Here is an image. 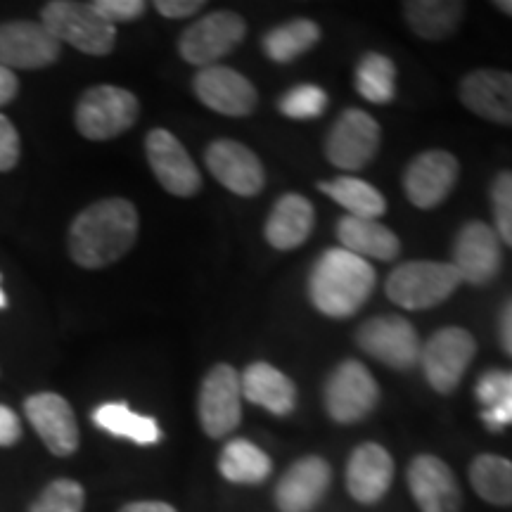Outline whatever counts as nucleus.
Returning <instances> with one entry per match:
<instances>
[{
    "label": "nucleus",
    "mask_w": 512,
    "mask_h": 512,
    "mask_svg": "<svg viewBox=\"0 0 512 512\" xmlns=\"http://www.w3.org/2000/svg\"><path fill=\"white\" fill-rule=\"evenodd\" d=\"M332 470L320 456L299 458L275 486V505L280 512H311L330 489Z\"/></svg>",
    "instance_id": "obj_21"
},
{
    "label": "nucleus",
    "mask_w": 512,
    "mask_h": 512,
    "mask_svg": "<svg viewBox=\"0 0 512 512\" xmlns=\"http://www.w3.org/2000/svg\"><path fill=\"white\" fill-rule=\"evenodd\" d=\"M470 484L486 503L508 508L512 505V463L508 458L484 453L470 465Z\"/></svg>",
    "instance_id": "obj_32"
},
{
    "label": "nucleus",
    "mask_w": 512,
    "mask_h": 512,
    "mask_svg": "<svg viewBox=\"0 0 512 512\" xmlns=\"http://www.w3.org/2000/svg\"><path fill=\"white\" fill-rule=\"evenodd\" d=\"M219 472L233 484H261L273 472V460L247 439H233L223 446Z\"/></svg>",
    "instance_id": "obj_30"
},
{
    "label": "nucleus",
    "mask_w": 512,
    "mask_h": 512,
    "mask_svg": "<svg viewBox=\"0 0 512 512\" xmlns=\"http://www.w3.org/2000/svg\"><path fill=\"white\" fill-rule=\"evenodd\" d=\"M460 176L458 159L446 150H427L408 164L403 190L418 209H434L451 195Z\"/></svg>",
    "instance_id": "obj_14"
},
{
    "label": "nucleus",
    "mask_w": 512,
    "mask_h": 512,
    "mask_svg": "<svg viewBox=\"0 0 512 512\" xmlns=\"http://www.w3.org/2000/svg\"><path fill=\"white\" fill-rule=\"evenodd\" d=\"M337 240L342 242V249L366 261H392L401 252V242L394 230L382 226L380 221L356 219V216H344L337 221Z\"/></svg>",
    "instance_id": "obj_25"
},
{
    "label": "nucleus",
    "mask_w": 512,
    "mask_h": 512,
    "mask_svg": "<svg viewBox=\"0 0 512 512\" xmlns=\"http://www.w3.org/2000/svg\"><path fill=\"white\" fill-rule=\"evenodd\" d=\"M197 415L202 430L211 439L228 437L242 420V384L240 373L228 363H219L204 375L200 396H197Z\"/></svg>",
    "instance_id": "obj_11"
},
{
    "label": "nucleus",
    "mask_w": 512,
    "mask_h": 512,
    "mask_svg": "<svg viewBox=\"0 0 512 512\" xmlns=\"http://www.w3.org/2000/svg\"><path fill=\"white\" fill-rule=\"evenodd\" d=\"M460 275L446 261H406L387 278V297L403 311H427L458 290Z\"/></svg>",
    "instance_id": "obj_3"
},
{
    "label": "nucleus",
    "mask_w": 512,
    "mask_h": 512,
    "mask_svg": "<svg viewBox=\"0 0 512 512\" xmlns=\"http://www.w3.org/2000/svg\"><path fill=\"white\" fill-rule=\"evenodd\" d=\"M138 209L124 197H107L81 211L69 228V254L81 268H105L138 240Z\"/></svg>",
    "instance_id": "obj_1"
},
{
    "label": "nucleus",
    "mask_w": 512,
    "mask_h": 512,
    "mask_svg": "<svg viewBox=\"0 0 512 512\" xmlns=\"http://www.w3.org/2000/svg\"><path fill=\"white\" fill-rule=\"evenodd\" d=\"M93 422L100 430L140 446H152L162 439V430H159L157 420L133 413L126 403H102L93 411Z\"/></svg>",
    "instance_id": "obj_28"
},
{
    "label": "nucleus",
    "mask_w": 512,
    "mask_h": 512,
    "mask_svg": "<svg viewBox=\"0 0 512 512\" xmlns=\"http://www.w3.org/2000/svg\"><path fill=\"white\" fill-rule=\"evenodd\" d=\"M204 162L211 176L223 188L240 197H256L266 185V171L261 159L238 140H214L204 152Z\"/></svg>",
    "instance_id": "obj_15"
},
{
    "label": "nucleus",
    "mask_w": 512,
    "mask_h": 512,
    "mask_svg": "<svg viewBox=\"0 0 512 512\" xmlns=\"http://www.w3.org/2000/svg\"><path fill=\"white\" fill-rule=\"evenodd\" d=\"M8 304V299H5V294H3V290H0V309H3V306Z\"/></svg>",
    "instance_id": "obj_45"
},
{
    "label": "nucleus",
    "mask_w": 512,
    "mask_h": 512,
    "mask_svg": "<svg viewBox=\"0 0 512 512\" xmlns=\"http://www.w3.org/2000/svg\"><path fill=\"white\" fill-rule=\"evenodd\" d=\"M91 5L107 24H112V27L140 19L147 10V3H143V0H95Z\"/></svg>",
    "instance_id": "obj_37"
},
{
    "label": "nucleus",
    "mask_w": 512,
    "mask_h": 512,
    "mask_svg": "<svg viewBox=\"0 0 512 512\" xmlns=\"http://www.w3.org/2000/svg\"><path fill=\"white\" fill-rule=\"evenodd\" d=\"M62 43L41 22L0 24V67L43 69L57 62Z\"/></svg>",
    "instance_id": "obj_17"
},
{
    "label": "nucleus",
    "mask_w": 512,
    "mask_h": 512,
    "mask_svg": "<svg viewBox=\"0 0 512 512\" xmlns=\"http://www.w3.org/2000/svg\"><path fill=\"white\" fill-rule=\"evenodd\" d=\"M145 155L152 174L166 192L192 197L202 188V174L181 140L166 128H152L145 138Z\"/></svg>",
    "instance_id": "obj_13"
},
{
    "label": "nucleus",
    "mask_w": 512,
    "mask_h": 512,
    "mask_svg": "<svg viewBox=\"0 0 512 512\" xmlns=\"http://www.w3.org/2000/svg\"><path fill=\"white\" fill-rule=\"evenodd\" d=\"M394 482V458L380 444H361L347 465V489L354 501L373 505L382 501Z\"/></svg>",
    "instance_id": "obj_22"
},
{
    "label": "nucleus",
    "mask_w": 512,
    "mask_h": 512,
    "mask_svg": "<svg viewBox=\"0 0 512 512\" xmlns=\"http://www.w3.org/2000/svg\"><path fill=\"white\" fill-rule=\"evenodd\" d=\"M24 413L48 451L57 458H67L79 448V425L64 396L41 392L24 401Z\"/></svg>",
    "instance_id": "obj_18"
},
{
    "label": "nucleus",
    "mask_w": 512,
    "mask_h": 512,
    "mask_svg": "<svg viewBox=\"0 0 512 512\" xmlns=\"http://www.w3.org/2000/svg\"><path fill=\"white\" fill-rule=\"evenodd\" d=\"M320 41V27L313 19H292L266 31L261 38V48L275 64H290Z\"/></svg>",
    "instance_id": "obj_29"
},
{
    "label": "nucleus",
    "mask_w": 512,
    "mask_h": 512,
    "mask_svg": "<svg viewBox=\"0 0 512 512\" xmlns=\"http://www.w3.org/2000/svg\"><path fill=\"white\" fill-rule=\"evenodd\" d=\"M325 411L339 425H354L368 418L380 401L373 373L356 358H347L332 370L323 389Z\"/></svg>",
    "instance_id": "obj_6"
},
{
    "label": "nucleus",
    "mask_w": 512,
    "mask_h": 512,
    "mask_svg": "<svg viewBox=\"0 0 512 512\" xmlns=\"http://www.w3.org/2000/svg\"><path fill=\"white\" fill-rule=\"evenodd\" d=\"M155 8L162 17L185 19V17L195 15L197 10H202L204 3L202 0H157Z\"/></svg>",
    "instance_id": "obj_39"
},
{
    "label": "nucleus",
    "mask_w": 512,
    "mask_h": 512,
    "mask_svg": "<svg viewBox=\"0 0 512 512\" xmlns=\"http://www.w3.org/2000/svg\"><path fill=\"white\" fill-rule=\"evenodd\" d=\"M318 190L347 209V216H356V219L375 221L387 211V200L382 192L363 178L337 176L332 181L318 183Z\"/></svg>",
    "instance_id": "obj_27"
},
{
    "label": "nucleus",
    "mask_w": 512,
    "mask_h": 512,
    "mask_svg": "<svg viewBox=\"0 0 512 512\" xmlns=\"http://www.w3.org/2000/svg\"><path fill=\"white\" fill-rule=\"evenodd\" d=\"M475 396L482 403V420L491 432H501L512 425V373L498 368L486 370L479 377Z\"/></svg>",
    "instance_id": "obj_31"
},
{
    "label": "nucleus",
    "mask_w": 512,
    "mask_h": 512,
    "mask_svg": "<svg viewBox=\"0 0 512 512\" xmlns=\"http://www.w3.org/2000/svg\"><path fill=\"white\" fill-rule=\"evenodd\" d=\"M460 280L475 287L494 283L501 273L503 252L496 230L484 221H470L458 230L453 242V261Z\"/></svg>",
    "instance_id": "obj_12"
},
{
    "label": "nucleus",
    "mask_w": 512,
    "mask_h": 512,
    "mask_svg": "<svg viewBox=\"0 0 512 512\" xmlns=\"http://www.w3.org/2000/svg\"><path fill=\"white\" fill-rule=\"evenodd\" d=\"M356 91L373 105H389L396 95V64L382 53H366L356 67Z\"/></svg>",
    "instance_id": "obj_33"
},
{
    "label": "nucleus",
    "mask_w": 512,
    "mask_h": 512,
    "mask_svg": "<svg viewBox=\"0 0 512 512\" xmlns=\"http://www.w3.org/2000/svg\"><path fill=\"white\" fill-rule=\"evenodd\" d=\"M460 102L477 117L512 126V72L475 69L460 81Z\"/></svg>",
    "instance_id": "obj_20"
},
{
    "label": "nucleus",
    "mask_w": 512,
    "mask_h": 512,
    "mask_svg": "<svg viewBox=\"0 0 512 512\" xmlns=\"http://www.w3.org/2000/svg\"><path fill=\"white\" fill-rule=\"evenodd\" d=\"M19 91V81L12 69L8 67H0V105H8L17 98Z\"/></svg>",
    "instance_id": "obj_42"
},
{
    "label": "nucleus",
    "mask_w": 512,
    "mask_h": 512,
    "mask_svg": "<svg viewBox=\"0 0 512 512\" xmlns=\"http://www.w3.org/2000/svg\"><path fill=\"white\" fill-rule=\"evenodd\" d=\"M477 354V342L465 328H441L420 351V366L437 394H453Z\"/></svg>",
    "instance_id": "obj_8"
},
{
    "label": "nucleus",
    "mask_w": 512,
    "mask_h": 512,
    "mask_svg": "<svg viewBox=\"0 0 512 512\" xmlns=\"http://www.w3.org/2000/svg\"><path fill=\"white\" fill-rule=\"evenodd\" d=\"M491 211L498 240L512 249V171H501L491 181Z\"/></svg>",
    "instance_id": "obj_36"
},
{
    "label": "nucleus",
    "mask_w": 512,
    "mask_h": 512,
    "mask_svg": "<svg viewBox=\"0 0 512 512\" xmlns=\"http://www.w3.org/2000/svg\"><path fill=\"white\" fill-rule=\"evenodd\" d=\"M119 512H178V510L174 505L164 501H136V503L124 505Z\"/></svg>",
    "instance_id": "obj_43"
},
{
    "label": "nucleus",
    "mask_w": 512,
    "mask_h": 512,
    "mask_svg": "<svg viewBox=\"0 0 512 512\" xmlns=\"http://www.w3.org/2000/svg\"><path fill=\"white\" fill-rule=\"evenodd\" d=\"M408 489L420 512H460L463 494L458 479L444 460L418 456L408 465Z\"/></svg>",
    "instance_id": "obj_19"
},
{
    "label": "nucleus",
    "mask_w": 512,
    "mask_h": 512,
    "mask_svg": "<svg viewBox=\"0 0 512 512\" xmlns=\"http://www.w3.org/2000/svg\"><path fill=\"white\" fill-rule=\"evenodd\" d=\"M140 102L136 95L121 86L102 83V86L88 88L76 102L74 121L83 138L112 140L126 133L138 121Z\"/></svg>",
    "instance_id": "obj_5"
},
{
    "label": "nucleus",
    "mask_w": 512,
    "mask_h": 512,
    "mask_svg": "<svg viewBox=\"0 0 512 512\" xmlns=\"http://www.w3.org/2000/svg\"><path fill=\"white\" fill-rule=\"evenodd\" d=\"M313 223H316V211L313 204L304 195L297 192H287L275 202L266 219V242L280 252H290V249L302 247L309 240Z\"/></svg>",
    "instance_id": "obj_23"
},
{
    "label": "nucleus",
    "mask_w": 512,
    "mask_h": 512,
    "mask_svg": "<svg viewBox=\"0 0 512 512\" xmlns=\"http://www.w3.org/2000/svg\"><path fill=\"white\" fill-rule=\"evenodd\" d=\"M408 27L425 41H444L456 34L465 17V3L458 0H408L403 3Z\"/></svg>",
    "instance_id": "obj_26"
},
{
    "label": "nucleus",
    "mask_w": 512,
    "mask_h": 512,
    "mask_svg": "<svg viewBox=\"0 0 512 512\" xmlns=\"http://www.w3.org/2000/svg\"><path fill=\"white\" fill-rule=\"evenodd\" d=\"M19 439H22V425H19L17 413L0 403V446H15Z\"/></svg>",
    "instance_id": "obj_40"
},
{
    "label": "nucleus",
    "mask_w": 512,
    "mask_h": 512,
    "mask_svg": "<svg viewBox=\"0 0 512 512\" xmlns=\"http://www.w3.org/2000/svg\"><path fill=\"white\" fill-rule=\"evenodd\" d=\"M192 88L204 107L223 114V117H249L259 105V93L252 81L223 64L200 69L192 81Z\"/></svg>",
    "instance_id": "obj_16"
},
{
    "label": "nucleus",
    "mask_w": 512,
    "mask_h": 512,
    "mask_svg": "<svg viewBox=\"0 0 512 512\" xmlns=\"http://www.w3.org/2000/svg\"><path fill=\"white\" fill-rule=\"evenodd\" d=\"M86 491L74 479H55L36 498L29 512H83Z\"/></svg>",
    "instance_id": "obj_35"
},
{
    "label": "nucleus",
    "mask_w": 512,
    "mask_h": 512,
    "mask_svg": "<svg viewBox=\"0 0 512 512\" xmlns=\"http://www.w3.org/2000/svg\"><path fill=\"white\" fill-rule=\"evenodd\" d=\"M358 347L382 366L399 370H413L420 363V337L411 320L403 316H375L366 320L356 332Z\"/></svg>",
    "instance_id": "obj_9"
},
{
    "label": "nucleus",
    "mask_w": 512,
    "mask_h": 512,
    "mask_svg": "<svg viewBox=\"0 0 512 512\" xmlns=\"http://www.w3.org/2000/svg\"><path fill=\"white\" fill-rule=\"evenodd\" d=\"M22 155V145H19V133L12 121L0 114V171H12Z\"/></svg>",
    "instance_id": "obj_38"
},
{
    "label": "nucleus",
    "mask_w": 512,
    "mask_h": 512,
    "mask_svg": "<svg viewBox=\"0 0 512 512\" xmlns=\"http://www.w3.org/2000/svg\"><path fill=\"white\" fill-rule=\"evenodd\" d=\"M377 273L361 256L337 247L318 256L309 275V299L328 318H351L366 306Z\"/></svg>",
    "instance_id": "obj_2"
},
{
    "label": "nucleus",
    "mask_w": 512,
    "mask_h": 512,
    "mask_svg": "<svg viewBox=\"0 0 512 512\" xmlns=\"http://www.w3.org/2000/svg\"><path fill=\"white\" fill-rule=\"evenodd\" d=\"M494 8L501 10L503 15L512 17V0H498V3H494Z\"/></svg>",
    "instance_id": "obj_44"
},
{
    "label": "nucleus",
    "mask_w": 512,
    "mask_h": 512,
    "mask_svg": "<svg viewBox=\"0 0 512 512\" xmlns=\"http://www.w3.org/2000/svg\"><path fill=\"white\" fill-rule=\"evenodd\" d=\"M498 337H501V347L508 356H512V299L505 302L498 316Z\"/></svg>",
    "instance_id": "obj_41"
},
{
    "label": "nucleus",
    "mask_w": 512,
    "mask_h": 512,
    "mask_svg": "<svg viewBox=\"0 0 512 512\" xmlns=\"http://www.w3.org/2000/svg\"><path fill=\"white\" fill-rule=\"evenodd\" d=\"M41 24L60 43H69L86 55H110L117 43V27L107 24L91 3L53 0L41 10Z\"/></svg>",
    "instance_id": "obj_4"
},
{
    "label": "nucleus",
    "mask_w": 512,
    "mask_h": 512,
    "mask_svg": "<svg viewBox=\"0 0 512 512\" xmlns=\"http://www.w3.org/2000/svg\"><path fill=\"white\" fill-rule=\"evenodd\" d=\"M328 102V93L320 86H316V83H299V86L290 88V91L280 98L278 107L287 119L309 121L318 119L320 114L328 110Z\"/></svg>",
    "instance_id": "obj_34"
},
{
    "label": "nucleus",
    "mask_w": 512,
    "mask_h": 512,
    "mask_svg": "<svg viewBox=\"0 0 512 512\" xmlns=\"http://www.w3.org/2000/svg\"><path fill=\"white\" fill-rule=\"evenodd\" d=\"M380 124L368 112L344 110L325 136V157L342 171H361L380 150Z\"/></svg>",
    "instance_id": "obj_10"
},
{
    "label": "nucleus",
    "mask_w": 512,
    "mask_h": 512,
    "mask_svg": "<svg viewBox=\"0 0 512 512\" xmlns=\"http://www.w3.org/2000/svg\"><path fill=\"white\" fill-rule=\"evenodd\" d=\"M247 22L238 12L216 10L190 24L178 38V53L195 67H214L245 41Z\"/></svg>",
    "instance_id": "obj_7"
},
{
    "label": "nucleus",
    "mask_w": 512,
    "mask_h": 512,
    "mask_svg": "<svg viewBox=\"0 0 512 512\" xmlns=\"http://www.w3.org/2000/svg\"><path fill=\"white\" fill-rule=\"evenodd\" d=\"M240 384L242 399L254 403V406H261L273 415H290L297 406L294 382L271 363H249L245 373L240 375Z\"/></svg>",
    "instance_id": "obj_24"
}]
</instances>
